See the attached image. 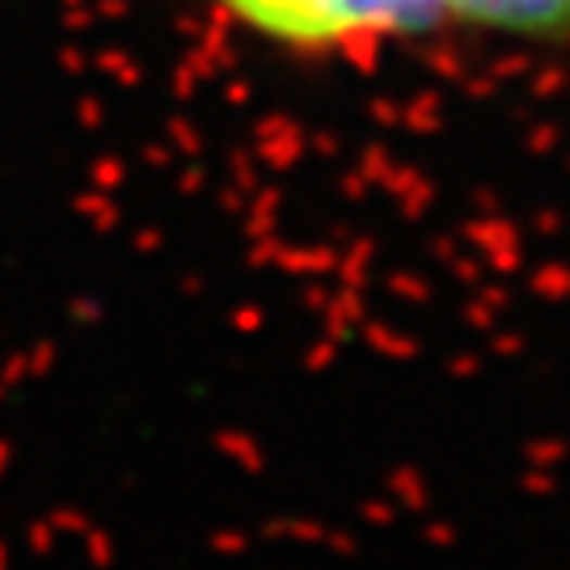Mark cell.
<instances>
[{
  "label": "cell",
  "instance_id": "cell-2",
  "mask_svg": "<svg viewBox=\"0 0 570 570\" xmlns=\"http://www.w3.org/2000/svg\"><path fill=\"white\" fill-rule=\"evenodd\" d=\"M448 22L494 35L554 38L570 30V0H448Z\"/></svg>",
  "mask_w": 570,
  "mask_h": 570
},
{
  "label": "cell",
  "instance_id": "cell-1",
  "mask_svg": "<svg viewBox=\"0 0 570 570\" xmlns=\"http://www.w3.org/2000/svg\"><path fill=\"white\" fill-rule=\"evenodd\" d=\"M266 42L296 51H346L380 38L422 35L448 17V0H216Z\"/></svg>",
  "mask_w": 570,
  "mask_h": 570
}]
</instances>
